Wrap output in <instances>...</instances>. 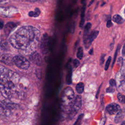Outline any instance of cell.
Wrapping results in <instances>:
<instances>
[{
    "label": "cell",
    "instance_id": "6da1fadb",
    "mask_svg": "<svg viewBox=\"0 0 125 125\" xmlns=\"http://www.w3.org/2000/svg\"><path fill=\"white\" fill-rule=\"evenodd\" d=\"M40 33V31L33 26H22L11 36L9 42L16 49L26 50L38 41Z\"/></svg>",
    "mask_w": 125,
    "mask_h": 125
},
{
    "label": "cell",
    "instance_id": "7a4b0ae2",
    "mask_svg": "<svg viewBox=\"0 0 125 125\" xmlns=\"http://www.w3.org/2000/svg\"><path fill=\"white\" fill-rule=\"evenodd\" d=\"M20 80L19 75L0 65V85L13 90Z\"/></svg>",
    "mask_w": 125,
    "mask_h": 125
},
{
    "label": "cell",
    "instance_id": "3957f363",
    "mask_svg": "<svg viewBox=\"0 0 125 125\" xmlns=\"http://www.w3.org/2000/svg\"><path fill=\"white\" fill-rule=\"evenodd\" d=\"M74 101V93L70 87L65 88L62 94L61 99V106L64 113L70 112Z\"/></svg>",
    "mask_w": 125,
    "mask_h": 125
},
{
    "label": "cell",
    "instance_id": "277c9868",
    "mask_svg": "<svg viewBox=\"0 0 125 125\" xmlns=\"http://www.w3.org/2000/svg\"><path fill=\"white\" fill-rule=\"evenodd\" d=\"M13 62L18 67L21 69H27L30 65L29 62L21 55H16L13 57Z\"/></svg>",
    "mask_w": 125,
    "mask_h": 125
},
{
    "label": "cell",
    "instance_id": "5b68a950",
    "mask_svg": "<svg viewBox=\"0 0 125 125\" xmlns=\"http://www.w3.org/2000/svg\"><path fill=\"white\" fill-rule=\"evenodd\" d=\"M116 86L119 92L125 91V75L121 72L117 73L116 75Z\"/></svg>",
    "mask_w": 125,
    "mask_h": 125
},
{
    "label": "cell",
    "instance_id": "8992f818",
    "mask_svg": "<svg viewBox=\"0 0 125 125\" xmlns=\"http://www.w3.org/2000/svg\"><path fill=\"white\" fill-rule=\"evenodd\" d=\"M82 106V97L80 95H77L74 100L71 110L69 113V118H73L78 111L81 108Z\"/></svg>",
    "mask_w": 125,
    "mask_h": 125
},
{
    "label": "cell",
    "instance_id": "52a82bcc",
    "mask_svg": "<svg viewBox=\"0 0 125 125\" xmlns=\"http://www.w3.org/2000/svg\"><path fill=\"white\" fill-rule=\"evenodd\" d=\"M99 34V31H94L89 34L83 36V43L86 48H89L92 42L97 38Z\"/></svg>",
    "mask_w": 125,
    "mask_h": 125
},
{
    "label": "cell",
    "instance_id": "ba28073f",
    "mask_svg": "<svg viewBox=\"0 0 125 125\" xmlns=\"http://www.w3.org/2000/svg\"><path fill=\"white\" fill-rule=\"evenodd\" d=\"M0 62L5 64L12 65L14 63L13 57L9 54L0 52Z\"/></svg>",
    "mask_w": 125,
    "mask_h": 125
},
{
    "label": "cell",
    "instance_id": "9c48e42d",
    "mask_svg": "<svg viewBox=\"0 0 125 125\" xmlns=\"http://www.w3.org/2000/svg\"><path fill=\"white\" fill-rule=\"evenodd\" d=\"M49 47V37L47 34H44L43 36L41 44V48L42 52L43 54H46L48 51Z\"/></svg>",
    "mask_w": 125,
    "mask_h": 125
},
{
    "label": "cell",
    "instance_id": "30bf717a",
    "mask_svg": "<svg viewBox=\"0 0 125 125\" xmlns=\"http://www.w3.org/2000/svg\"><path fill=\"white\" fill-rule=\"evenodd\" d=\"M120 106L119 104L115 103L110 104L106 107L107 112L110 115H113L117 114L120 110Z\"/></svg>",
    "mask_w": 125,
    "mask_h": 125
},
{
    "label": "cell",
    "instance_id": "8fae6325",
    "mask_svg": "<svg viewBox=\"0 0 125 125\" xmlns=\"http://www.w3.org/2000/svg\"><path fill=\"white\" fill-rule=\"evenodd\" d=\"M30 59L34 63L38 65H41L42 63V59L37 52L33 53L30 57Z\"/></svg>",
    "mask_w": 125,
    "mask_h": 125
},
{
    "label": "cell",
    "instance_id": "7c38bea8",
    "mask_svg": "<svg viewBox=\"0 0 125 125\" xmlns=\"http://www.w3.org/2000/svg\"><path fill=\"white\" fill-rule=\"evenodd\" d=\"M12 89L0 85V91L2 95L6 98H10L13 93Z\"/></svg>",
    "mask_w": 125,
    "mask_h": 125
},
{
    "label": "cell",
    "instance_id": "4fadbf2b",
    "mask_svg": "<svg viewBox=\"0 0 125 125\" xmlns=\"http://www.w3.org/2000/svg\"><path fill=\"white\" fill-rule=\"evenodd\" d=\"M16 26H17L16 23L14 22H8L5 25L4 28V33L6 35V36H8L10 34V33L11 32V31H13Z\"/></svg>",
    "mask_w": 125,
    "mask_h": 125
},
{
    "label": "cell",
    "instance_id": "5bb4252c",
    "mask_svg": "<svg viewBox=\"0 0 125 125\" xmlns=\"http://www.w3.org/2000/svg\"><path fill=\"white\" fill-rule=\"evenodd\" d=\"M9 112L10 110L8 107L0 101V116L8 115Z\"/></svg>",
    "mask_w": 125,
    "mask_h": 125
},
{
    "label": "cell",
    "instance_id": "9a60e30c",
    "mask_svg": "<svg viewBox=\"0 0 125 125\" xmlns=\"http://www.w3.org/2000/svg\"><path fill=\"white\" fill-rule=\"evenodd\" d=\"M125 115V109H121L117 113L115 117V120L114 122L118 124L120 123L124 118Z\"/></svg>",
    "mask_w": 125,
    "mask_h": 125
},
{
    "label": "cell",
    "instance_id": "2e32d148",
    "mask_svg": "<svg viewBox=\"0 0 125 125\" xmlns=\"http://www.w3.org/2000/svg\"><path fill=\"white\" fill-rule=\"evenodd\" d=\"M113 21L118 24H122L125 22V20L119 15H114L112 18Z\"/></svg>",
    "mask_w": 125,
    "mask_h": 125
},
{
    "label": "cell",
    "instance_id": "e0dca14e",
    "mask_svg": "<svg viewBox=\"0 0 125 125\" xmlns=\"http://www.w3.org/2000/svg\"><path fill=\"white\" fill-rule=\"evenodd\" d=\"M72 69L71 66L69 67L68 71V73L66 76V83L67 84H70L72 83Z\"/></svg>",
    "mask_w": 125,
    "mask_h": 125
},
{
    "label": "cell",
    "instance_id": "ac0fdd59",
    "mask_svg": "<svg viewBox=\"0 0 125 125\" xmlns=\"http://www.w3.org/2000/svg\"><path fill=\"white\" fill-rule=\"evenodd\" d=\"M76 90L79 94H81L84 90V84L83 83L80 82L78 83L76 86Z\"/></svg>",
    "mask_w": 125,
    "mask_h": 125
},
{
    "label": "cell",
    "instance_id": "d6986e66",
    "mask_svg": "<svg viewBox=\"0 0 125 125\" xmlns=\"http://www.w3.org/2000/svg\"><path fill=\"white\" fill-rule=\"evenodd\" d=\"M0 47L2 50L7 51L9 48L8 42L5 40H1L0 42Z\"/></svg>",
    "mask_w": 125,
    "mask_h": 125
},
{
    "label": "cell",
    "instance_id": "ffe728a7",
    "mask_svg": "<svg viewBox=\"0 0 125 125\" xmlns=\"http://www.w3.org/2000/svg\"><path fill=\"white\" fill-rule=\"evenodd\" d=\"M41 13L40 10L38 8H36L34 11H30L28 13V15L30 17H37L39 16Z\"/></svg>",
    "mask_w": 125,
    "mask_h": 125
},
{
    "label": "cell",
    "instance_id": "44dd1931",
    "mask_svg": "<svg viewBox=\"0 0 125 125\" xmlns=\"http://www.w3.org/2000/svg\"><path fill=\"white\" fill-rule=\"evenodd\" d=\"M92 24L90 22H87L84 27V33H83V36H86L88 34V32L91 27Z\"/></svg>",
    "mask_w": 125,
    "mask_h": 125
},
{
    "label": "cell",
    "instance_id": "7402d4cb",
    "mask_svg": "<svg viewBox=\"0 0 125 125\" xmlns=\"http://www.w3.org/2000/svg\"><path fill=\"white\" fill-rule=\"evenodd\" d=\"M77 57L78 59L81 60L83 57V49L82 47H79L77 53Z\"/></svg>",
    "mask_w": 125,
    "mask_h": 125
},
{
    "label": "cell",
    "instance_id": "603a6c76",
    "mask_svg": "<svg viewBox=\"0 0 125 125\" xmlns=\"http://www.w3.org/2000/svg\"><path fill=\"white\" fill-rule=\"evenodd\" d=\"M85 9H86V3L84 2L83 3V6L82 8V11L81 13V20H84Z\"/></svg>",
    "mask_w": 125,
    "mask_h": 125
},
{
    "label": "cell",
    "instance_id": "cb8c5ba5",
    "mask_svg": "<svg viewBox=\"0 0 125 125\" xmlns=\"http://www.w3.org/2000/svg\"><path fill=\"white\" fill-rule=\"evenodd\" d=\"M117 98L118 99V101L122 103L125 104V96L121 94L118 93L117 95Z\"/></svg>",
    "mask_w": 125,
    "mask_h": 125
},
{
    "label": "cell",
    "instance_id": "d4e9b609",
    "mask_svg": "<svg viewBox=\"0 0 125 125\" xmlns=\"http://www.w3.org/2000/svg\"><path fill=\"white\" fill-rule=\"evenodd\" d=\"M83 117V114H81V115H80L78 116L77 120L76 121V122H75L73 125H81Z\"/></svg>",
    "mask_w": 125,
    "mask_h": 125
},
{
    "label": "cell",
    "instance_id": "484cf974",
    "mask_svg": "<svg viewBox=\"0 0 125 125\" xmlns=\"http://www.w3.org/2000/svg\"><path fill=\"white\" fill-rule=\"evenodd\" d=\"M111 56H109L108 58L107 59V60L106 62V63H105V67H104V69H105V70H107L108 68V67L109 66V64L110 63V62H111Z\"/></svg>",
    "mask_w": 125,
    "mask_h": 125
},
{
    "label": "cell",
    "instance_id": "4316f807",
    "mask_svg": "<svg viewBox=\"0 0 125 125\" xmlns=\"http://www.w3.org/2000/svg\"><path fill=\"white\" fill-rule=\"evenodd\" d=\"M120 45L119 44V45H118L117 47V49H116V51H115V53L114 57L113 63H112V66H113V65L114 64V62H115V60H116V57H117V54H118V52L119 50H120Z\"/></svg>",
    "mask_w": 125,
    "mask_h": 125
},
{
    "label": "cell",
    "instance_id": "83f0119b",
    "mask_svg": "<svg viewBox=\"0 0 125 125\" xmlns=\"http://www.w3.org/2000/svg\"><path fill=\"white\" fill-rule=\"evenodd\" d=\"M114 91H115V89L112 86L109 87L107 88L106 89V91L107 93H113L114 92Z\"/></svg>",
    "mask_w": 125,
    "mask_h": 125
},
{
    "label": "cell",
    "instance_id": "f1b7e54d",
    "mask_svg": "<svg viewBox=\"0 0 125 125\" xmlns=\"http://www.w3.org/2000/svg\"><path fill=\"white\" fill-rule=\"evenodd\" d=\"M105 56V54H103L101 55V57H100V63L101 65H102L103 64V63L104 62V57Z\"/></svg>",
    "mask_w": 125,
    "mask_h": 125
},
{
    "label": "cell",
    "instance_id": "f546056e",
    "mask_svg": "<svg viewBox=\"0 0 125 125\" xmlns=\"http://www.w3.org/2000/svg\"><path fill=\"white\" fill-rule=\"evenodd\" d=\"M109 84L110 85V86L114 87L116 86V81L114 79H110L109 81Z\"/></svg>",
    "mask_w": 125,
    "mask_h": 125
},
{
    "label": "cell",
    "instance_id": "4dcf8cb0",
    "mask_svg": "<svg viewBox=\"0 0 125 125\" xmlns=\"http://www.w3.org/2000/svg\"><path fill=\"white\" fill-rule=\"evenodd\" d=\"M75 29V22H73L71 24V25L70 26V31L71 33H73L74 32Z\"/></svg>",
    "mask_w": 125,
    "mask_h": 125
},
{
    "label": "cell",
    "instance_id": "1f68e13d",
    "mask_svg": "<svg viewBox=\"0 0 125 125\" xmlns=\"http://www.w3.org/2000/svg\"><path fill=\"white\" fill-rule=\"evenodd\" d=\"M73 64L75 67H77L80 64V61L77 59H75L73 62Z\"/></svg>",
    "mask_w": 125,
    "mask_h": 125
},
{
    "label": "cell",
    "instance_id": "d6a6232c",
    "mask_svg": "<svg viewBox=\"0 0 125 125\" xmlns=\"http://www.w3.org/2000/svg\"><path fill=\"white\" fill-rule=\"evenodd\" d=\"M112 26H113V23L110 20H109L106 23V27L108 28H109L110 27H111Z\"/></svg>",
    "mask_w": 125,
    "mask_h": 125
},
{
    "label": "cell",
    "instance_id": "836d02e7",
    "mask_svg": "<svg viewBox=\"0 0 125 125\" xmlns=\"http://www.w3.org/2000/svg\"><path fill=\"white\" fill-rule=\"evenodd\" d=\"M122 54L123 56H125V43L123 45V47L122 51Z\"/></svg>",
    "mask_w": 125,
    "mask_h": 125
},
{
    "label": "cell",
    "instance_id": "e575fe53",
    "mask_svg": "<svg viewBox=\"0 0 125 125\" xmlns=\"http://www.w3.org/2000/svg\"><path fill=\"white\" fill-rule=\"evenodd\" d=\"M120 72H121L122 73H123V74H124L125 75V65H124V64L123 65L122 69H121V70Z\"/></svg>",
    "mask_w": 125,
    "mask_h": 125
},
{
    "label": "cell",
    "instance_id": "d590c367",
    "mask_svg": "<svg viewBox=\"0 0 125 125\" xmlns=\"http://www.w3.org/2000/svg\"><path fill=\"white\" fill-rule=\"evenodd\" d=\"M4 26V22L3 21L0 19V28L2 29Z\"/></svg>",
    "mask_w": 125,
    "mask_h": 125
},
{
    "label": "cell",
    "instance_id": "8d00e7d4",
    "mask_svg": "<svg viewBox=\"0 0 125 125\" xmlns=\"http://www.w3.org/2000/svg\"><path fill=\"white\" fill-rule=\"evenodd\" d=\"M101 86H102V84H101V85H100V86L99 87V89H98V92H97V94H96V98H98L99 93V91L100 90V88H101Z\"/></svg>",
    "mask_w": 125,
    "mask_h": 125
},
{
    "label": "cell",
    "instance_id": "74e56055",
    "mask_svg": "<svg viewBox=\"0 0 125 125\" xmlns=\"http://www.w3.org/2000/svg\"><path fill=\"white\" fill-rule=\"evenodd\" d=\"M93 48H92L89 50V54H90V55H92V54H93Z\"/></svg>",
    "mask_w": 125,
    "mask_h": 125
},
{
    "label": "cell",
    "instance_id": "f35d334b",
    "mask_svg": "<svg viewBox=\"0 0 125 125\" xmlns=\"http://www.w3.org/2000/svg\"><path fill=\"white\" fill-rule=\"evenodd\" d=\"M94 0H91V1L89 2V4H88V7H89L93 3V2H94Z\"/></svg>",
    "mask_w": 125,
    "mask_h": 125
},
{
    "label": "cell",
    "instance_id": "ab89813d",
    "mask_svg": "<svg viewBox=\"0 0 125 125\" xmlns=\"http://www.w3.org/2000/svg\"><path fill=\"white\" fill-rule=\"evenodd\" d=\"M121 125H125V121L122 122V123L121 124Z\"/></svg>",
    "mask_w": 125,
    "mask_h": 125
},
{
    "label": "cell",
    "instance_id": "60d3db41",
    "mask_svg": "<svg viewBox=\"0 0 125 125\" xmlns=\"http://www.w3.org/2000/svg\"><path fill=\"white\" fill-rule=\"evenodd\" d=\"M85 0H81V3H83L84 2H85Z\"/></svg>",
    "mask_w": 125,
    "mask_h": 125
},
{
    "label": "cell",
    "instance_id": "b9f144b4",
    "mask_svg": "<svg viewBox=\"0 0 125 125\" xmlns=\"http://www.w3.org/2000/svg\"><path fill=\"white\" fill-rule=\"evenodd\" d=\"M98 3H99V2H97V6L95 7V9H94V10H95V9L97 8V6H98Z\"/></svg>",
    "mask_w": 125,
    "mask_h": 125
},
{
    "label": "cell",
    "instance_id": "7bdbcfd3",
    "mask_svg": "<svg viewBox=\"0 0 125 125\" xmlns=\"http://www.w3.org/2000/svg\"><path fill=\"white\" fill-rule=\"evenodd\" d=\"M27 0V1H33V0Z\"/></svg>",
    "mask_w": 125,
    "mask_h": 125
},
{
    "label": "cell",
    "instance_id": "ee69618b",
    "mask_svg": "<svg viewBox=\"0 0 125 125\" xmlns=\"http://www.w3.org/2000/svg\"></svg>",
    "mask_w": 125,
    "mask_h": 125
},
{
    "label": "cell",
    "instance_id": "f6af8a7d",
    "mask_svg": "<svg viewBox=\"0 0 125 125\" xmlns=\"http://www.w3.org/2000/svg\"></svg>",
    "mask_w": 125,
    "mask_h": 125
}]
</instances>
